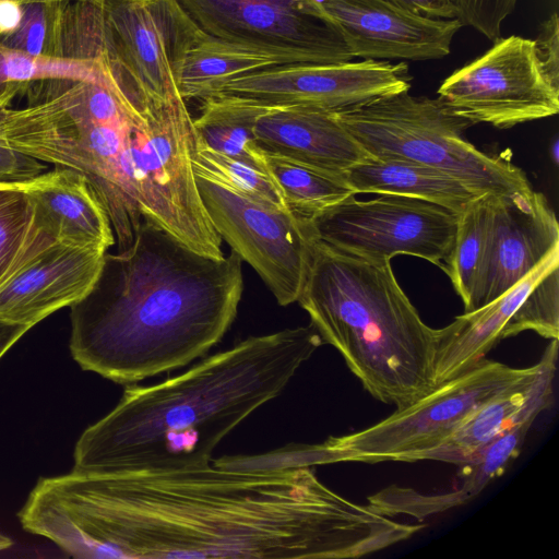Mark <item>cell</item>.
<instances>
[{
	"label": "cell",
	"instance_id": "6da1fadb",
	"mask_svg": "<svg viewBox=\"0 0 559 559\" xmlns=\"http://www.w3.org/2000/svg\"><path fill=\"white\" fill-rule=\"evenodd\" d=\"M17 516L86 559H354L421 530L344 498L312 466L70 472L39 478Z\"/></svg>",
	"mask_w": 559,
	"mask_h": 559
},
{
	"label": "cell",
	"instance_id": "7a4b0ae2",
	"mask_svg": "<svg viewBox=\"0 0 559 559\" xmlns=\"http://www.w3.org/2000/svg\"><path fill=\"white\" fill-rule=\"evenodd\" d=\"M241 264L235 251L206 257L143 222L127 249L106 252L93 288L70 307L73 359L134 384L203 357L237 316Z\"/></svg>",
	"mask_w": 559,
	"mask_h": 559
},
{
	"label": "cell",
	"instance_id": "3957f363",
	"mask_svg": "<svg viewBox=\"0 0 559 559\" xmlns=\"http://www.w3.org/2000/svg\"><path fill=\"white\" fill-rule=\"evenodd\" d=\"M322 345L311 323L288 328L249 336L162 382L128 384L118 404L80 436L72 472L209 465L219 442L278 396Z\"/></svg>",
	"mask_w": 559,
	"mask_h": 559
},
{
	"label": "cell",
	"instance_id": "277c9868",
	"mask_svg": "<svg viewBox=\"0 0 559 559\" xmlns=\"http://www.w3.org/2000/svg\"><path fill=\"white\" fill-rule=\"evenodd\" d=\"M297 301L323 344L378 401L401 409L437 386L438 329L423 321L390 261L353 257L316 239Z\"/></svg>",
	"mask_w": 559,
	"mask_h": 559
},
{
	"label": "cell",
	"instance_id": "5b68a950",
	"mask_svg": "<svg viewBox=\"0 0 559 559\" xmlns=\"http://www.w3.org/2000/svg\"><path fill=\"white\" fill-rule=\"evenodd\" d=\"M335 117L370 158L443 170L479 197L533 190L525 173L509 158L489 155L468 142L464 130L472 123L439 98L404 91Z\"/></svg>",
	"mask_w": 559,
	"mask_h": 559
},
{
	"label": "cell",
	"instance_id": "8992f818",
	"mask_svg": "<svg viewBox=\"0 0 559 559\" xmlns=\"http://www.w3.org/2000/svg\"><path fill=\"white\" fill-rule=\"evenodd\" d=\"M106 85L127 106L180 95L189 49L204 35L176 0H99Z\"/></svg>",
	"mask_w": 559,
	"mask_h": 559
},
{
	"label": "cell",
	"instance_id": "52a82bcc",
	"mask_svg": "<svg viewBox=\"0 0 559 559\" xmlns=\"http://www.w3.org/2000/svg\"><path fill=\"white\" fill-rule=\"evenodd\" d=\"M355 195L309 221L316 239L368 261L408 254L447 272L460 213L413 197L381 193L360 201Z\"/></svg>",
	"mask_w": 559,
	"mask_h": 559
},
{
	"label": "cell",
	"instance_id": "ba28073f",
	"mask_svg": "<svg viewBox=\"0 0 559 559\" xmlns=\"http://www.w3.org/2000/svg\"><path fill=\"white\" fill-rule=\"evenodd\" d=\"M514 368L486 357L463 374L435 388L413 404L362 430L323 443L337 463L374 464L432 448L445 440L479 405L521 377Z\"/></svg>",
	"mask_w": 559,
	"mask_h": 559
},
{
	"label": "cell",
	"instance_id": "9c48e42d",
	"mask_svg": "<svg viewBox=\"0 0 559 559\" xmlns=\"http://www.w3.org/2000/svg\"><path fill=\"white\" fill-rule=\"evenodd\" d=\"M194 174L204 207L222 239L254 269L278 305L296 302L316 240L310 223L204 174Z\"/></svg>",
	"mask_w": 559,
	"mask_h": 559
},
{
	"label": "cell",
	"instance_id": "30bf717a",
	"mask_svg": "<svg viewBox=\"0 0 559 559\" xmlns=\"http://www.w3.org/2000/svg\"><path fill=\"white\" fill-rule=\"evenodd\" d=\"M205 35L287 59H354L336 22L312 0H176Z\"/></svg>",
	"mask_w": 559,
	"mask_h": 559
},
{
	"label": "cell",
	"instance_id": "8fae6325",
	"mask_svg": "<svg viewBox=\"0 0 559 559\" xmlns=\"http://www.w3.org/2000/svg\"><path fill=\"white\" fill-rule=\"evenodd\" d=\"M438 98L472 124L499 129L551 117L559 111V88L539 64L534 40L499 38L478 58L454 71Z\"/></svg>",
	"mask_w": 559,
	"mask_h": 559
},
{
	"label": "cell",
	"instance_id": "7c38bea8",
	"mask_svg": "<svg viewBox=\"0 0 559 559\" xmlns=\"http://www.w3.org/2000/svg\"><path fill=\"white\" fill-rule=\"evenodd\" d=\"M411 82L405 61L287 63L230 80L209 97H231L263 106H302L337 114L409 91Z\"/></svg>",
	"mask_w": 559,
	"mask_h": 559
},
{
	"label": "cell",
	"instance_id": "4fadbf2b",
	"mask_svg": "<svg viewBox=\"0 0 559 559\" xmlns=\"http://www.w3.org/2000/svg\"><path fill=\"white\" fill-rule=\"evenodd\" d=\"M557 247L558 221L543 193L492 194L488 250L469 311L508 292Z\"/></svg>",
	"mask_w": 559,
	"mask_h": 559
},
{
	"label": "cell",
	"instance_id": "5bb4252c",
	"mask_svg": "<svg viewBox=\"0 0 559 559\" xmlns=\"http://www.w3.org/2000/svg\"><path fill=\"white\" fill-rule=\"evenodd\" d=\"M354 58L428 61L450 53L463 26L457 19H431L385 0H326Z\"/></svg>",
	"mask_w": 559,
	"mask_h": 559
},
{
	"label": "cell",
	"instance_id": "9a60e30c",
	"mask_svg": "<svg viewBox=\"0 0 559 559\" xmlns=\"http://www.w3.org/2000/svg\"><path fill=\"white\" fill-rule=\"evenodd\" d=\"M105 251L55 242L0 287V317L33 328L93 288Z\"/></svg>",
	"mask_w": 559,
	"mask_h": 559
},
{
	"label": "cell",
	"instance_id": "2e32d148",
	"mask_svg": "<svg viewBox=\"0 0 559 559\" xmlns=\"http://www.w3.org/2000/svg\"><path fill=\"white\" fill-rule=\"evenodd\" d=\"M558 352V340H550L536 364L479 405L445 440L399 462L430 460L461 466L475 460L512 423L534 408L549 407Z\"/></svg>",
	"mask_w": 559,
	"mask_h": 559
},
{
	"label": "cell",
	"instance_id": "e0dca14e",
	"mask_svg": "<svg viewBox=\"0 0 559 559\" xmlns=\"http://www.w3.org/2000/svg\"><path fill=\"white\" fill-rule=\"evenodd\" d=\"M260 106L253 131L262 152L340 176L368 157L335 114L302 106Z\"/></svg>",
	"mask_w": 559,
	"mask_h": 559
},
{
	"label": "cell",
	"instance_id": "ac0fdd59",
	"mask_svg": "<svg viewBox=\"0 0 559 559\" xmlns=\"http://www.w3.org/2000/svg\"><path fill=\"white\" fill-rule=\"evenodd\" d=\"M543 408H534L498 433L477 455L461 465L462 481L452 490L425 493L414 488L391 485L370 495L368 506L386 515H407L418 521L464 506L500 477L519 456L524 441Z\"/></svg>",
	"mask_w": 559,
	"mask_h": 559
},
{
	"label": "cell",
	"instance_id": "d6986e66",
	"mask_svg": "<svg viewBox=\"0 0 559 559\" xmlns=\"http://www.w3.org/2000/svg\"><path fill=\"white\" fill-rule=\"evenodd\" d=\"M39 224L57 242L107 252L116 243L109 217L81 174L55 167L24 183Z\"/></svg>",
	"mask_w": 559,
	"mask_h": 559
},
{
	"label": "cell",
	"instance_id": "ffe728a7",
	"mask_svg": "<svg viewBox=\"0 0 559 559\" xmlns=\"http://www.w3.org/2000/svg\"><path fill=\"white\" fill-rule=\"evenodd\" d=\"M557 264L559 247L508 292L438 329L437 386L469 370L504 338V330L526 294Z\"/></svg>",
	"mask_w": 559,
	"mask_h": 559
},
{
	"label": "cell",
	"instance_id": "44dd1931",
	"mask_svg": "<svg viewBox=\"0 0 559 559\" xmlns=\"http://www.w3.org/2000/svg\"><path fill=\"white\" fill-rule=\"evenodd\" d=\"M357 193H390L423 199L461 213L477 195L450 174L404 160L370 157L354 164L344 174Z\"/></svg>",
	"mask_w": 559,
	"mask_h": 559
},
{
	"label": "cell",
	"instance_id": "7402d4cb",
	"mask_svg": "<svg viewBox=\"0 0 559 559\" xmlns=\"http://www.w3.org/2000/svg\"><path fill=\"white\" fill-rule=\"evenodd\" d=\"M287 63L290 62L283 57L204 34L187 52L179 92L185 100H202L230 80Z\"/></svg>",
	"mask_w": 559,
	"mask_h": 559
},
{
	"label": "cell",
	"instance_id": "603a6c76",
	"mask_svg": "<svg viewBox=\"0 0 559 559\" xmlns=\"http://www.w3.org/2000/svg\"><path fill=\"white\" fill-rule=\"evenodd\" d=\"M260 111V105L238 98H204L200 116L193 119L198 141L210 150L266 170L253 131Z\"/></svg>",
	"mask_w": 559,
	"mask_h": 559
},
{
	"label": "cell",
	"instance_id": "cb8c5ba5",
	"mask_svg": "<svg viewBox=\"0 0 559 559\" xmlns=\"http://www.w3.org/2000/svg\"><path fill=\"white\" fill-rule=\"evenodd\" d=\"M55 242L24 183H0V287Z\"/></svg>",
	"mask_w": 559,
	"mask_h": 559
},
{
	"label": "cell",
	"instance_id": "d4e9b609",
	"mask_svg": "<svg viewBox=\"0 0 559 559\" xmlns=\"http://www.w3.org/2000/svg\"><path fill=\"white\" fill-rule=\"evenodd\" d=\"M262 153L265 168L288 211L300 219L309 222L354 193L343 176L277 154Z\"/></svg>",
	"mask_w": 559,
	"mask_h": 559
},
{
	"label": "cell",
	"instance_id": "484cf974",
	"mask_svg": "<svg viewBox=\"0 0 559 559\" xmlns=\"http://www.w3.org/2000/svg\"><path fill=\"white\" fill-rule=\"evenodd\" d=\"M491 195L477 197L459 214L445 273L464 304V312L472 308L487 255Z\"/></svg>",
	"mask_w": 559,
	"mask_h": 559
},
{
	"label": "cell",
	"instance_id": "4316f807",
	"mask_svg": "<svg viewBox=\"0 0 559 559\" xmlns=\"http://www.w3.org/2000/svg\"><path fill=\"white\" fill-rule=\"evenodd\" d=\"M71 80L106 84L95 61L34 56L0 45V108L9 107L36 82Z\"/></svg>",
	"mask_w": 559,
	"mask_h": 559
},
{
	"label": "cell",
	"instance_id": "83f0119b",
	"mask_svg": "<svg viewBox=\"0 0 559 559\" xmlns=\"http://www.w3.org/2000/svg\"><path fill=\"white\" fill-rule=\"evenodd\" d=\"M192 165L194 171L212 177L258 202L288 211L277 185L265 169L210 150L198 138Z\"/></svg>",
	"mask_w": 559,
	"mask_h": 559
},
{
	"label": "cell",
	"instance_id": "f1b7e54d",
	"mask_svg": "<svg viewBox=\"0 0 559 559\" xmlns=\"http://www.w3.org/2000/svg\"><path fill=\"white\" fill-rule=\"evenodd\" d=\"M68 3L22 4L19 26L9 36L0 38V45L34 56L62 58L61 47Z\"/></svg>",
	"mask_w": 559,
	"mask_h": 559
},
{
	"label": "cell",
	"instance_id": "f546056e",
	"mask_svg": "<svg viewBox=\"0 0 559 559\" xmlns=\"http://www.w3.org/2000/svg\"><path fill=\"white\" fill-rule=\"evenodd\" d=\"M532 331L547 340L559 336V264L551 267L526 294L510 319L504 338Z\"/></svg>",
	"mask_w": 559,
	"mask_h": 559
},
{
	"label": "cell",
	"instance_id": "4dcf8cb0",
	"mask_svg": "<svg viewBox=\"0 0 559 559\" xmlns=\"http://www.w3.org/2000/svg\"><path fill=\"white\" fill-rule=\"evenodd\" d=\"M463 26L475 28L492 43L501 38L503 21L519 0H450Z\"/></svg>",
	"mask_w": 559,
	"mask_h": 559
},
{
	"label": "cell",
	"instance_id": "1f68e13d",
	"mask_svg": "<svg viewBox=\"0 0 559 559\" xmlns=\"http://www.w3.org/2000/svg\"><path fill=\"white\" fill-rule=\"evenodd\" d=\"M534 43L542 70L549 82L559 88V22L557 13L550 15L540 25Z\"/></svg>",
	"mask_w": 559,
	"mask_h": 559
},
{
	"label": "cell",
	"instance_id": "d6a6232c",
	"mask_svg": "<svg viewBox=\"0 0 559 559\" xmlns=\"http://www.w3.org/2000/svg\"><path fill=\"white\" fill-rule=\"evenodd\" d=\"M37 159L0 146V183L23 185L46 169Z\"/></svg>",
	"mask_w": 559,
	"mask_h": 559
},
{
	"label": "cell",
	"instance_id": "836d02e7",
	"mask_svg": "<svg viewBox=\"0 0 559 559\" xmlns=\"http://www.w3.org/2000/svg\"><path fill=\"white\" fill-rule=\"evenodd\" d=\"M401 9L431 19H456L450 0H385Z\"/></svg>",
	"mask_w": 559,
	"mask_h": 559
},
{
	"label": "cell",
	"instance_id": "e575fe53",
	"mask_svg": "<svg viewBox=\"0 0 559 559\" xmlns=\"http://www.w3.org/2000/svg\"><path fill=\"white\" fill-rule=\"evenodd\" d=\"M29 329V325L9 321L0 317V358Z\"/></svg>",
	"mask_w": 559,
	"mask_h": 559
},
{
	"label": "cell",
	"instance_id": "d590c367",
	"mask_svg": "<svg viewBox=\"0 0 559 559\" xmlns=\"http://www.w3.org/2000/svg\"><path fill=\"white\" fill-rule=\"evenodd\" d=\"M20 4L31 3H48V2H76V1H91V0H12Z\"/></svg>",
	"mask_w": 559,
	"mask_h": 559
},
{
	"label": "cell",
	"instance_id": "8d00e7d4",
	"mask_svg": "<svg viewBox=\"0 0 559 559\" xmlns=\"http://www.w3.org/2000/svg\"><path fill=\"white\" fill-rule=\"evenodd\" d=\"M12 544H13V542L9 536L0 533V551H3L5 549L10 548L12 546Z\"/></svg>",
	"mask_w": 559,
	"mask_h": 559
},
{
	"label": "cell",
	"instance_id": "74e56055",
	"mask_svg": "<svg viewBox=\"0 0 559 559\" xmlns=\"http://www.w3.org/2000/svg\"><path fill=\"white\" fill-rule=\"evenodd\" d=\"M312 1L322 5L326 0H312Z\"/></svg>",
	"mask_w": 559,
	"mask_h": 559
}]
</instances>
